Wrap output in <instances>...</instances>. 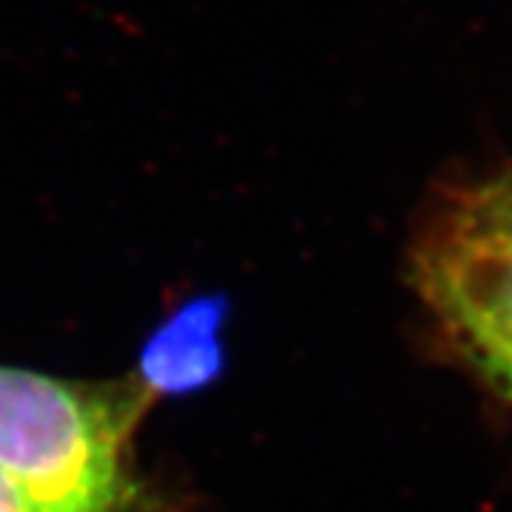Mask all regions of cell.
<instances>
[{
    "label": "cell",
    "mask_w": 512,
    "mask_h": 512,
    "mask_svg": "<svg viewBox=\"0 0 512 512\" xmlns=\"http://www.w3.org/2000/svg\"><path fill=\"white\" fill-rule=\"evenodd\" d=\"M447 222L458 228H470V231L512 237V168L498 174L490 183L467 191Z\"/></svg>",
    "instance_id": "4"
},
{
    "label": "cell",
    "mask_w": 512,
    "mask_h": 512,
    "mask_svg": "<svg viewBox=\"0 0 512 512\" xmlns=\"http://www.w3.org/2000/svg\"><path fill=\"white\" fill-rule=\"evenodd\" d=\"M419 268L430 305L512 396V237L447 222L424 245Z\"/></svg>",
    "instance_id": "2"
},
{
    "label": "cell",
    "mask_w": 512,
    "mask_h": 512,
    "mask_svg": "<svg viewBox=\"0 0 512 512\" xmlns=\"http://www.w3.org/2000/svg\"><path fill=\"white\" fill-rule=\"evenodd\" d=\"M137 379L72 382L0 365V476L32 512H123L128 441L148 410Z\"/></svg>",
    "instance_id": "1"
},
{
    "label": "cell",
    "mask_w": 512,
    "mask_h": 512,
    "mask_svg": "<svg viewBox=\"0 0 512 512\" xmlns=\"http://www.w3.org/2000/svg\"><path fill=\"white\" fill-rule=\"evenodd\" d=\"M0 512H32L29 510V504L20 498L18 490H15L3 476H0Z\"/></svg>",
    "instance_id": "5"
},
{
    "label": "cell",
    "mask_w": 512,
    "mask_h": 512,
    "mask_svg": "<svg viewBox=\"0 0 512 512\" xmlns=\"http://www.w3.org/2000/svg\"><path fill=\"white\" fill-rule=\"evenodd\" d=\"M225 319L228 302L222 296H197L180 305L151 330L134 379L151 399L191 396L214 384L225 370Z\"/></svg>",
    "instance_id": "3"
}]
</instances>
